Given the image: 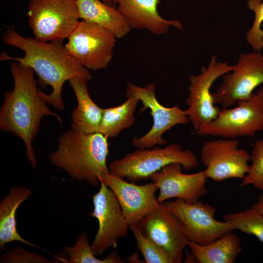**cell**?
<instances>
[{
	"label": "cell",
	"instance_id": "1",
	"mask_svg": "<svg viewBox=\"0 0 263 263\" xmlns=\"http://www.w3.org/2000/svg\"><path fill=\"white\" fill-rule=\"evenodd\" d=\"M2 40L7 45L18 48L24 52L22 57H12L1 52L0 60H13L31 68L38 78L40 86L49 85L52 91L49 94L40 90L42 99L55 109H65L62 99L64 83L76 76L91 80L88 70L80 65L66 51L63 40L44 42L36 38L24 37L18 34L14 26H8L2 35Z\"/></svg>",
	"mask_w": 263,
	"mask_h": 263
},
{
	"label": "cell",
	"instance_id": "31",
	"mask_svg": "<svg viewBox=\"0 0 263 263\" xmlns=\"http://www.w3.org/2000/svg\"><path fill=\"white\" fill-rule=\"evenodd\" d=\"M138 255H137V253L136 252L132 256L130 257L128 259H127V260H129L130 261H131L130 262L131 263H132V261H133V263H136V261H137V262H139V260L138 259Z\"/></svg>",
	"mask_w": 263,
	"mask_h": 263
},
{
	"label": "cell",
	"instance_id": "15",
	"mask_svg": "<svg viewBox=\"0 0 263 263\" xmlns=\"http://www.w3.org/2000/svg\"><path fill=\"white\" fill-rule=\"evenodd\" d=\"M99 181L115 195L129 226L137 225L147 214L159 205L155 196L158 188L152 182L137 185L109 173L101 176Z\"/></svg>",
	"mask_w": 263,
	"mask_h": 263
},
{
	"label": "cell",
	"instance_id": "14",
	"mask_svg": "<svg viewBox=\"0 0 263 263\" xmlns=\"http://www.w3.org/2000/svg\"><path fill=\"white\" fill-rule=\"evenodd\" d=\"M137 226L147 238L170 256L173 263L183 262L188 240L178 218L163 203L151 210Z\"/></svg>",
	"mask_w": 263,
	"mask_h": 263
},
{
	"label": "cell",
	"instance_id": "20",
	"mask_svg": "<svg viewBox=\"0 0 263 263\" xmlns=\"http://www.w3.org/2000/svg\"><path fill=\"white\" fill-rule=\"evenodd\" d=\"M188 261L197 263H234L242 252L241 239L232 232L205 245L188 241Z\"/></svg>",
	"mask_w": 263,
	"mask_h": 263
},
{
	"label": "cell",
	"instance_id": "12",
	"mask_svg": "<svg viewBox=\"0 0 263 263\" xmlns=\"http://www.w3.org/2000/svg\"><path fill=\"white\" fill-rule=\"evenodd\" d=\"M239 142L225 138L205 142L201 148V161L207 168V178L220 182L230 178L243 180L250 170L251 156L238 148Z\"/></svg>",
	"mask_w": 263,
	"mask_h": 263
},
{
	"label": "cell",
	"instance_id": "11",
	"mask_svg": "<svg viewBox=\"0 0 263 263\" xmlns=\"http://www.w3.org/2000/svg\"><path fill=\"white\" fill-rule=\"evenodd\" d=\"M231 73L223 75V81L214 93L215 104L228 108L241 100L248 99L254 90L263 84V55L260 51L240 53Z\"/></svg>",
	"mask_w": 263,
	"mask_h": 263
},
{
	"label": "cell",
	"instance_id": "30",
	"mask_svg": "<svg viewBox=\"0 0 263 263\" xmlns=\"http://www.w3.org/2000/svg\"><path fill=\"white\" fill-rule=\"evenodd\" d=\"M106 5L113 8H116L115 0H102Z\"/></svg>",
	"mask_w": 263,
	"mask_h": 263
},
{
	"label": "cell",
	"instance_id": "8",
	"mask_svg": "<svg viewBox=\"0 0 263 263\" xmlns=\"http://www.w3.org/2000/svg\"><path fill=\"white\" fill-rule=\"evenodd\" d=\"M232 109L223 108L214 120L195 132L201 136L224 138L253 137L263 130V103L257 94L238 101Z\"/></svg>",
	"mask_w": 263,
	"mask_h": 263
},
{
	"label": "cell",
	"instance_id": "16",
	"mask_svg": "<svg viewBox=\"0 0 263 263\" xmlns=\"http://www.w3.org/2000/svg\"><path fill=\"white\" fill-rule=\"evenodd\" d=\"M182 168L180 164L172 163L150 176V179L159 190L158 203L175 198L193 204L207 193L204 170L188 174L182 172Z\"/></svg>",
	"mask_w": 263,
	"mask_h": 263
},
{
	"label": "cell",
	"instance_id": "27",
	"mask_svg": "<svg viewBox=\"0 0 263 263\" xmlns=\"http://www.w3.org/2000/svg\"><path fill=\"white\" fill-rule=\"evenodd\" d=\"M248 8L254 13V20L246 35L247 42L254 51H260L263 48V0H248Z\"/></svg>",
	"mask_w": 263,
	"mask_h": 263
},
{
	"label": "cell",
	"instance_id": "23",
	"mask_svg": "<svg viewBox=\"0 0 263 263\" xmlns=\"http://www.w3.org/2000/svg\"><path fill=\"white\" fill-rule=\"evenodd\" d=\"M64 252L69 255V263H123L122 260L114 250L103 260L96 258L89 244V237L85 232L79 234L74 246H65Z\"/></svg>",
	"mask_w": 263,
	"mask_h": 263
},
{
	"label": "cell",
	"instance_id": "5",
	"mask_svg": "<svg viewBox=\"0 0 263 263\" xmlns=\"http://www.w3.org/2000/svg\"><path fill=\"white\" fill-rule=\"evenodd\" d=\"M27 15L34 38L44 42L68 38L79 22L76 0H31Z\"/></svg>",
	"mask_w": 263,
	"mask_h": 263
},
{
	"label": "cell",
	"instance_id": "9",
	"mask_svg": "<svg viewBox=\"0 0 263 263\" xmlns=\"http://www.w3.org/2000/svg\"><path fill=\"white\" fill-rule=\"evenodd\" d=\"M217 57L213 56L207 66L202 67L199 74L189 77V94L186 100L188 108L185 112L195 132L215 120L221 110L215 106L210 88L218 78L231 72L233 66L227 62H218Z\"/></svg>",
	"mask_w": 263,
	"mask_h": 263
},
{
	"label": "cell",
	"instance_id": "21",
	"mask_svg": "<svg viewBox=\"0 0 263 263\" xmlns=\"http://www.w3.org/2000/svg\"><path fill=\"white\" fill-rule=\"evenodd\" d=\"M79 19L95 23L121 38L131 29L116 8L106 5L99 0H76Z\"/></svg>",
	"mask_w": 263,
	"mask_h": 263
},
{
	"label": "cell",
	"instance_id": "25",
	"mask_svg": "<svg viewBox=\"0 0 263 263\" xmlns=\"http://www.w3.org/2000/svg\"><path fill=\"white\" fill-rule=\"evenodd\" d=\"M136 242L137 247L145 263H173L170 256L142 232L137 225L129 226Z\"/></svg>",
	"mask_w": 263,
	"mask_h": 263
},
{
	"label": "cell",
	"instance_id": "13",
	"mask_svg": "<svg viewBox=\"0 0 263 263\" xmlns=\"http://www.w3.org/2000/svg\"><path fill=\"white\" fill-rule=\"evenodd\" d=\"M99 191L93 196L94 210L90 213L98 221V229L91 246L95 255L109 248L115 249L118 239L125 238L129 225L120 204L113 191L102 182Z\"/></svg>",
	"mask_w": 263,
	"mask_h": 263
},
{
	"label": "cell",
	"instance_id": "32",
	"mask_svg": "<svg viewBox=\"0 0 263 263\" xmlns=\"http://www.w3.org/2000/svg\"><path fill=\"white\" fill-rule=\"evenodd\" d=\"M257 94L263 103V88H261L257 93Z\"/></svg>",
	"mask_w": 263,
	"mask_h": 263
},
{
	"label": "cell",
	"instance_id": "17",
	"mask_svg": "<svg viewBox=\"0 0 263 263\" xmlns=\"http://www.w3.org/2000/svg\"><path fill=\"white\" fill-rule=\"evenodd\" d=\"M160 0H115L116 9L124 18L131 29H146L161 35L167 33L170 26L182 29L178 20H168L158 12Z\"/></svg>",
	"mask_w": 263,
	"mask_h": 263
},
{
	"label": "cell",
	"instance_id": "26",
	"mask_svg": "<svg viewBox=\"0 0 263 263\" xmlns=\"http://www.w3.org/2000/svg\"><path fill=\"white\" fill-rule=\"evenodd\" d=\"M250 170L240 187L249 185L263 191V139L257 140L250 154Z\"/></svg>",
	"mask_w": 263,
	"mask_h": 263
},
{
	"label": "cell",
	"instance_id": "2",
	"mask_svg": "<svg viewBox=\"0 0 263 263\" xmlns=\"http://www.w3.org/2000/svg\"><path fill=\"white\" fill-rule=\"evenodd\" d=\"M10 70L14 88L4 94L0 109V129L23 140L26 156L32 167L35 168L37 161L32 144L38 134L41 119L51 115L60 123L62 119L49 109L41 97L32 69L14 61L11 63Z\"/></svg>",
	"mask_w": 263,
	"mask_h": 263
},
{
	"label": "cell",
	"instance_id": "7",
	"mask_svg": "<svg viewBox=\"0 0 263 263\" xmlns=\"http://www.w3.org/2000/svg\"><path fill=\"white\" fill-rule=\"evenodd\" d=\"M162 203L178 218L189 241L205 245L236 230L230 223L216 220L217 209L207 203L188 204L179 198Z\"/></svg>",
	"mask_w": 263,
	"mask_h": 263
},
{
	"label": "cell",
	"instance_id": "29",
	"mask_svg": "<svg viewBox=\"0 0 263 263\" xmlns=\"http://www.w3.org/2000/svg\"><path fill=\"white\" fill-rule=\"evenodd\" d=\"M252 207L263 214V194L260 195L257 202Z\"/></svg>",
	"mask_w": 263,
	"mask_h": 263
},
{
	"label": "cell",
	"instance_id": "22",
	"mask_svg": "<svg viewBox=\"0 0 263 263\" xmlns=\"http://www.w3.org/2000/svg\"><path fill=\"white\" fill-rule=\"evenodd\" d=\"M139 99L128 96L122 104L103 109L98 132L107 138L117 137L124 129L131 127L135 120L134 113Z\"/></svg>",
	"mask_w": 263,
	"mask_h": 263
},
{
	"label": "cell",
	"instance_id": "24",
	"mask_svg": "<svg viewBox=\"0 0 263 263\" xmlns=\"http://www.w3.org/2000/svg\"><path fill=\"white\" fill-rule=\"evenodd\" d=\"M225 221L230 223L236 230L256 236L263 243V214L251 207L237 212L225 214Z\"/></svg>",
	"mask_w": 263,
	"mask_h": 263
},
{
	"label": "cell",
	"instance_id": "28",
	"mask_svg": "<svg viewBox=\"0 0 263 263\" xmlns=\"http://www.w3.org/2000/svg\"><path fill=\"white\" fill-rule=\"evenodd\" d=\"M0 263H50L45 257L27 250L20 247H14L5 252L0 258Z\"/></svg>",
	"mask_w": 263,
	"mask_h": 263
},
{
	"label": "cell",
	"instance_id": "19",
	"mask_svg": "<svg viewBox=\"0 0 263 263\" xmlns=\"http://www.w3.org/2000/svg\"><path fill=\"white\" fill-rule=\"evenodd\" d=\"M32 194L30 188L14 186L0 202V249L6 250L5 244L14 241L40 249L36 244L23 238L17 231L16 212L19 205Z\"/></svg>",
	"mask_w": 263,
	"mask_h": 263
},
{
	"label": "cell",
	"instance_id": "4",
	"mask_svg": "<svg viewBox=\"0 0 263 263\" xmlns=\"http://www.w3.org/2000/svg\"><path fill=\"white\" fill-rule=\"evenodd\" d=\"M172 163H179L188 170L198 164L196 156L191 150L172 143L164 148L139 149L112 161L108 168L110 174L134 183L150 179L153 173Z\"/></svg>",
	"mask_w": 263,
	"mask_h": 263
},
{
	"label": "cell",
	"instance_id": "10",
	"mask_svg": "<svg viewBox=\"0 0 263 263\" xmlns=\"http://www.w3.org/2000/svg\"><path fill=\"white\" fill-rule=\"evenodd\" d=\"M155 85L150 83L141 87L132 83H128L126 90V96H133L142 102L143 107L150 110L153 118L151 129L145 135L134 137L132 146L139 149H150L158 145H164L167 141L162 137L163 133L177 125H186L189 122L185 111L177 105L170 108L164 106L157 100L155 95Z\"/></svg>",
	"mask_w": 263,
	"mask_h": 263
},
{
	"label": "cell",
	"instance_id": "18",
	"mask_svg": "<svg viewBox=\"0 0 263 263\" xmlns=\"http://www.w3.org/2000/svg\"><path fill=\"white\" fill-rule=\"evenodd\" d=\"M88 81L81 76L69 80L77 101V106L71 114V129L84 134L98 132L103 112V109L90 97L87 89Z\"/></svg>",
	"mask_w": 263,
	"mask_h": 263
},
{
	"label": "cell",
	"instance_id": "3",
	"mask_svg": "<svg viewBox=\"0 0 263 263\" xmlns=\"http://www.w3.org/2000/svg\"><path fill=\"white\" fill-rule=\"evenodd\" d=\"M107 139L100 132L84 134L71 129L59 136L56 150L49 155L50 161L72 179L97 187L99 178L109 173Z\"/></svg>",
	"mask_w": 263,
	"mask_h": 263
},
{
	"label": "cell",
	"instance_id": "6",
	"mask_svg": "<svg viewBox=\"0 0 263 263\" xmlns=\"http://www.w3.org/2000/svg\"><path fill=\"white\" fill-rule=\"evenodd\" d=\"M116 38L109 30L82 20L64 46L68 54L80 65L88 70L96 71L108 66Z\"/></svg>",
	"mask_w": 263,
	"mask_h": 263
}]
</instances>
